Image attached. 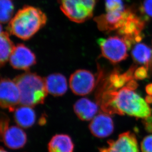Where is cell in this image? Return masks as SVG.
<instances>
[{
    "mask_svg": "<svg viewBox=\"0 0 152 152\" xmlns=\"http://www.w3.org/2000/svg\"><path fill=\"white\" fill-rule=\"evenodd\" d=\"M140 15L146 21L152 19V0H144L139 7Z\"/></svg>",
    "mask_w": 152,
    "mask_h": 152,
    "instance_id": "44dd1931",
    "label": "cell"
},
{
    "mask_svg": "<svg viewBox=\"0 0 152 152\" xmlns=\"http://www.w3.org/2000/svg\"><path fill=\"white\" fill-rule=\"evenodd\" d=\"M48 94L54 96H61L68 90L66 78L61 73H53L45 78Z\"/></svg>",
    "mask_w": 152,
    "mask_h": 152,
    "instance_id": "9a60e30c",
    "label": "cell"
},
{
    "mask_svg": "<svg viewBox=\"0 0 152 152\" xmlns=\"http://www.w3.org/2000/svg\"><path fill=\"white\" fill-rule=\"evenodd\" d=\"M97 99L102 111L109 115L126 114L146 119L152 114L146 100L126 86L115 89L102 85L99 91Z\"/></svg>",
    "mask_w": 152,
    "mask_h": 152,
    "instance_id": "6da1fadb",
    "label": "cell"
},
{
    "mask_svg": "<svg viewBox=\"0 0 152 152\" xmlns=\"http://www.w3.org/2000/svg\"><path fill=\"white\" fill-rule=\"evenodd\" d=\"M108 146L100 148L99 152H139L135 136L132 132L121 134L116 140L108 141Z\"/></svg>",
    "mask_w": 152,
    "mask_h": 152,
    "instance_id": "8fae6325",
    "label": "cell"
},
{
    "mask_svg": "<svg viewBox=\"0 0 152 152\" xmlns=\"http://www.w3.org/2000/svg\"><path fill=\"white\" fill-rule=\"evenodd\" d=\"M147 103H152V96L149 95L146 96V99H145Z\"/></svg>",
    "mask_w": 152,
    "mask_h": 152,
    "instance_id": "484cf974",
    "label": "cell"
},
{
    "mask_svg": "<svg viewBox=\"0 0 152 152\" xmlns=\"http://www.w3.org/2000/svg\"><path fill=\"white\" fill-rule=\"evenodd\" d=\"M64 14L69 20L77 23H83L93 15L98 0H58Z\"/></svg>",
    "mask_w": 152,
    "mask_h": 152,
    "instance_id": "277c9868",
    "label": "cell"
},
{
    "mask_svg": "<svg viewBox=\"0 0 152 152\" xmlns=\"http://www.w3.org/2000/svg\"><path fill=\"white\" fill-rule=\"evenodd\" d=\"M146 23V21L140 15H137L132 8L123 24L117 30L118 35L125 39L131 48L133 45L140 42L143 38L142 32Z\"/></svg>",
    "mask_w": 152,
    "mask_h": 152,
    "instance_id": "8992f818",
    "label": "cell"
},
{
    "mask_svg": "<svg viewBox=\"0 0 152 152\" xmlns=\"http://www.w3.org/2000/svg\"><path fill=\"white\" fill-rule=\"evenodd\" d=\"M20 104L19 90L14 80L1 78L0 84V105L2 108L14 112Z\"/></svg>",
    "mask_w": 152,
    "mask_h": 152,
    "instance_id": "ba28073f",
    "label": "cell"
},
{
    "mask_svg": "<svg viewBox=\"0 0 152 152\" xmlns=\"http://www.w3.org/2000/svg\"><path fill=\"white\" fill-rule=\"evenodd\" d=\"M89 128L94 136L98 138L106 137L113 132V122L109 114L103 112L92 119Z\"/></svg>",
    "mask_w": 152,
    "mask_h": 152,
    "instance_id": "7c38bea8",
    "label": "cell"
},
{
    "mask_svg": "<svg viewBox=\"0 0 152 152\" xmlns=\"http://www.w3.org/2000/svg\"><path fill=\"white\" fill-rule=\"evenodd\" d=\"M48 149L49 152H73L74 144L67 134H56L49 142Z\"/></svg>",
    "mask_w": 152,
    "mask_h": 152,
    "instance_id": "ac0fdd59",
    "label": "cell"
},
{
    "mask_svg": "<svg viewBox=\"0 0 152 152\" xmlns=\"http://www.w3.org/2000/svg\"><path fill=\"white\" fill-rule=\"evenodd\" d=\"M146 91L148 95L152 96V84H150L146 87Z\"/></svg>",
    "mask_w": 152,
    "mask_h": 152,
    "instance_id": "d4e9b609",
    "label": "cell"
},
{
    "mask_svg": "<svg viewBox=\"0 0 152 152\" xmlns=\"http://www.w3.org/2000/svg\"><path fill=\"white\" fill-rule=\"evenodd\" d=\"M75 113L81 120H92L98 113V104L87 98H81L75 103L73 106Z\"/></svg>",
    "mask_w": 152,
    "mask_h": 152,
    "instance_id": "5bb4252c",
    "label": "cell"
},
{
    "mask_svg": "<svg viewBox=\"0 0 152 152\" xmlns=\"http://www.w3.org/2000/svg\"><path fill=\"white\" fill-rule=\"evenodd\" d=\"M132 7H126L123 10L106 12V13L95 18V22L99 30L102 32H111L118 30L123 24L129 15Z\"/></svg>",
    "mask_w": 152,
    "mask_h": 152,
    "instance_id": "9c48e42d",
    "label": "cell"
},
{
    "mask_svg": "<svg viewBox=\"0 0 152 152\" xmlns=\"http://www.w3.org/2000/svg\"><path fill=\"white\" fill-rule=\"evenodd\" d=\"M96 83L95 76L86 69H78L70 75L69 85L72 92L78 96H85L94 90Z\"/></svg>",
    "mask_w": 152,
    "mask_h": 152,
    "instance_id": "52a82bcc",
    "label": "cell"
},
{
    "mask_svg": "<svg viewBox=\"0 0 152 152\" xmlns=\"http://www.w3.org/2000/svg\"><path fill=\"white\" fill-rule=\"evenodd\" d=\"M9 61L12 68L25 70L29 69L37 62L34 53L23 44L15 46Z\"/></svg>",
    "mask_w": 152,
    "mask_h": 152,
    "instance_id": "30bf717a",
    "label": "cell"
},
{
    "mask_svg": "<svg viewBox=\"0 0 152 152\" xmlns=\"http://www.w3.org/2000/svg\"><path fill=\"white\" fill-rule=\"evenodd\" d=\"M148 70L145 66H142L136 69L134 73L135 79L142 80L146 78L148 76Z\"/></svg>",
    "mask_w": 152,
    "mask_h": 152,
    "instance_id": "cb8c5ba5",
    "label": "cell"
},
{
    "mask_svg": "<svg viewBox=\"0 0 152 152\" xmlns=\"http://www.w3.org/2000/svg\"><path fill=\"white\" fill-rule=\"evenodd\" d=\"M14 6L10 0H0V20L2 23H7L12 19Z\"/></svg>",
    "mask_w": 152,
    "mask_h": 152,
    "instance_id": "ffe728a7",
    "label": "cell"
},
{
    "mask_svg": "<svg viewBox=\"0 0 152 152\" xmlns=\"http://www.w3.org/2000/svg\"><path fill=\"white\" fill-rule=\"evenodd\" d=\"M15 121L19 126L27 129L33 126L36 121V113L32 107L20 105L14 111Z\"/></svg>",
    "mask_w": 152,
    "mask_h": 152,
    "instance_id": "e0dca14e",
    "label": "cell"
},
{
    "mask_svg": "<svg viewBox=\"0 0 152 152\" xmlns=\"http://www.w3.org/2000/svg\"><path fill=\"white\" fill-rule=\"evenodd\" d=\"M98 44L102 56L113 64L118 63L126 59L128 51L131 49L126 40L119 35L99 39Z\"/></svg>",
    "mask_w": 152,
    "mask_h": 152,
    "instance_id": "5b68a950",
    "label": "cell"
},
{
    "mask_svg": "<svg viewBox=\"0 0 152 152\" xmlns=\"http://www.w3.org/2000/svg\"><path fill=\"white\" fill-rule=\"evenodd\" d=\"M124 0H105V5L106 12L123 10L125 7L124 4Z\"/></svg>",
    "mask_w": 152,
    "mask_h": 152,
    "instance_id": "7402d4cb",
    "label": "cell"
},
{
    "mask_svg": "<svg viewBox=\"0 0 152 152\" xmlns=\"http://www.w3.org/2000/svg\"><path fill=\"white\" fill-rule=\"evenodd\" d=\"M142 152H152V135L144 138L141 144Z\"/></svg>",
    "mask_w": 152,
    "mask_h": 152,
    "instance_id": "603a6c76",
    "label": "cell"
},
{
    "mask_svg": "<svg viewBox=\"0 0 152 152\" xmlns=\"http://www.w3.org/2000/svg\"><path fill=\"white\" fill-rule=\"evenodd\" d=\"M15 47L8 33L1 31L0 37V63L1 66L9 60Z\"/></svg>",
    "mask_w": 152,
    "mask_h": 152,
    "instance_id": "d6986e66",
    "label": "cell"
},
{
    "mask_svg": "<svg viewBox=\"0 0 152 152\" xmlns=\"http://www.w3.org/2000/svg\"><path fill=\"white\" fill-rule=\"evenodd\" d=\"M0 152H7V151H6L3 148H1L0 150Z\"/></svg>",
    "mask_w": 152,
    "mask_h": 152,
    "instance_id": "4316f807",
    "label": "cell"
},
{
    "mask_svg": "<svg viewBox=\"0 0 152 152\" xmlns=\"http://www.w3.org/2000/svg\"><path fill=\"white\" fill-rule=\"evenodd\" d=\"M132 56L135 63L152 69V48L144 43H137L132 51Z\"/></svg>",
    "mask_w": 152,
    "mask_h": 152,
    "instance_id": "2e32d148",
    "label": "cell"
},
{
    "mask_svg": "<svg viewBox=\"0 0 152 152\" xmlns=\"http://www.w3.org/2000/svg\"><path fill=\"white\" fill-rule=\"evenodd\" d=\"M4 145L12 149L23 148L27 142V135L21 128L17 126H9L1 134Z\"/></svg>",
    "mask_w": 152,
    "mask_h": 152,
    "instance_id": "4fadbf2b",
    "label": "cell"
},
{
    "mask_svg": "<svg viewBox=\"0 0 152 152\" xmlns=\"http://www.w3.org/2000/svg\"><path fill=\"white\" fill-rule=\"evenodd\" d=\"M13 80L19 90L21 105L33 107L44 103L48 94L44 78L36 73L26 72Z\"/></svg>",
    "mask_w": 152,
    "mask_h": 152,
    "instance_id": "3957f363",
    "label": "cell"
},
{
    "mask_svg": "<svg viewBox=\"0 0 152 152\" xmlns=\"http://www.w3.org/2000/svg\"><path fill=\"white\" fill-rule=\"evenodd\" d=\"M47 17L40 9L25 6L9 22L8 31L19 39L28 40L46 24Z\"/></svg>",
    "mask_w": 152,
    "mask_h": 152,
    "instance_id": "7a4b0ae2",
    "label": "cell"
}]
</instances>
